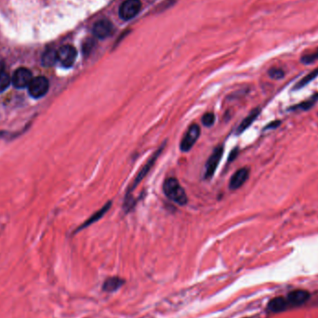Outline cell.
<instances>
[{"label": "cell", "instance_id": "6da1fadb", "mask_svg": "<svg viewBox=\"0 0 318 318\" xmlns=\"http://www.w3.org/2000/svg\"><path fill=\"white\" fill-rule=\"evenodd\" d=\"M163 192L169 199L177 203L180 206H184L188 201L186 193L182 188V185L177 179L172 177L168 178L164 182Z\"/></svg>", "mask_w": 318, "mask_h": 318}, {"label": "cell", "instance_id": "7a4b0ae2", "mask_svg": "<svg viewBox=\"0 0 318 318\" xmlns=\"http://www.w3.org/2000/svg\"><path fill=\"white\" fill-rule=\"evenodd\" d=\"M164 147H165V145L161 146L158 150H156L155 152V154L149 158V160L146 162V165H145V166L141 169V171L138 172L136 177H135V179L133 180V182H131V184L129 185V187H128V189H127V196H126V202H127V200L130 198V195H131V193L134 191V189H135L137 186L141 183V182L144 180V178H145L146 175L148 174V172L151 171V169L153 168V166H154L155 162H156L158 156H159V155L161 154V152L163 151Z\"/></svg>", "mask_w": 318, "mask_h": 318}, {"label": "cell", "instance_id": "3957f363", "mask_svg": "<svg viewBox=\"0 0 318 318\" xmlns=\"http://www.w3.org/2000/svg\"><path fill=\"white\" fill-rule=\"evenodd\" d=\"M199 136V126L196 125V124H192L191 126L188 127V129L186 130V132L184 133V135H183L181 145H180L181 151L184 152V153L189 152L195 146V144L196 143V141L198 140Z\"/></svg>", "mask_w": 318, "mask_h": 318}, {"label": "cell", "instance_id": "277c9868", "mask_svg": "<svg viewBox=\"0 0 318 318\" xmlns=\"http://www.w3.org/2000/svg\"><path fill=\"white\" fill-rule=\"evenodd\" d=\"M49 80L44 76H38L36 78H33L32 82L30 83L28 87L29 94L35 99H39L45 96L49 91Z\"/></svg>", "mask_w": 318, "mask_h": 318}, {"label": "cell", "instance_id": "5b68a950", "mask_svg": "<svg viewBox=\"0 0 318 318\" xmlns=\"http://www.w3.org/2000/svg\"><path fill=\"white\" fill-rule=\"evenodd\" d=\"M142 3L140 0H125L119 8V16L123 20H131L140 12Z\"/></svg>", "mask_w": 318, "mask_h": 318}, {"label": "cell", "instance_id": "8992f818", "mask_svg": "<svg viewBox=\"0 0 318 318\" xmlns=\"http://www.w3.org/2000/svg\"><path fill=\"white\" fill-rule=\"evenodd\" d=\"M223 155V147L218 146L214 149L212 154L206 163V170H205V179L209 180L213 177L214 173L218 168L219 163L220 162V159Z\"/></svg>", "mask_w": 318, "mask_h": 318}, {"label": "cell", "instance_id": "52a82bcc", "mask_svg": "<svg viewBox=\"0 0 318 318\" xmlns=\"http://www.w3.org/2000/svg\"><path fill=\"white\" fill-rule=\"evenodd\" d=\"M58 61L64 67H71L76 59V50L73 46H63L58 51Z\"/></svg>", "mask_w": 318, "mask_h": 318}, {"label": "cell", "instance_id": "ba28073f", "mask_svg": "<svg viewBox=\"0 0 318 318\" xmlns=\"http://www.w3.org/2000/svg\"><path fill=\"white\" fill-rule=\"evenodd\" d=\"M33 80L32 73L28 70L27 68H19L12 76V84L17 89H24L29 87L30 83Z\"/></svg>", "mask_w": 318, "mask_h": 318}, {"label": "cell", "instance_id": "9c48e42d", "mask_svg": "<svg viewBox=\"0 0 318 318\" xmlns=\"http://www.w3.org/2000/svg\"><path fill=\"white\" fill-rule=\"evenodd\" d=\"M112 31H113V24L106 19H102L99 22H97L93 26L94 36L100 39L109 37Z\"/></svg>", "mask_w": 318, "mask_h": 318}, {"label": "cell", "instance_id": "30bf717a", "mask_svg": "<svg viewBox=\"0 0 318 318\" xmlns=\"http://www.w3.org/2000/svg\"><path fill=\"white\" fill-rule=\"evenodd\" d=\"M249 176V171L246 168H243L238 170L237 172L235 173L232 178L230 179V182H229V188L231 190H237L239 189L241 186H243L246 182V180L248 179Z\"/></svg>", "mask_w": 318, "mask_h": 318}, {"label": "cell", "instance_id": "8fae6325", "mask_svg": "<svg viewBox=\"0 0 318 318\" xmlns=\"http://www.w3.org/2000/svg\"><path fill=\"white\" fill-rule=\"evenodd\" d=\"M309 292L305 291H291L288 295V302L292 305H300L309 300Z\"/></svg>", "mask_w": 318, "mask_h": 318}, {"label": "cell", "instance_id": "7c38bea8", "mask_svg": "<svg viewBox=\"0 0 318 318\" xmlns=\"http://www.w3.org/2000/svg\"><path fill=\"white\" fill-rule=\"evenodd\" d=\"M260 113H261V109H259V108H256V109L252 110V111L249 113V115H248V116H247V117H246V118L241 122V124H240V125L238 126V127H237V134H241V133H243L247 127H250V126L252 125V123H253L255 120L257 119V118L259 117Z\"/></svg>", "mask_w": 318, "mask_h": 318}, {"label": "cell", "instance_id": "4fadbf2b", "mask_svg": "<svg viewBox=\"0 0 318 318\" xmlns=\"http://www.w3.org/2000/svg\"><path fill=\"white\" fill-rule=\"evenodd\" d=\"M110 208H111V202H108V203H106V204H105V205H104L100 210H98L97 212H95L91 217L88 219L87 221L84 222V223L82 224L81 226L79 227L78 230H81L83 228L88 227V226H90V225L92 224V223L98 221L99 220H100V218H102V217L104 216V214L109 210Z\"/></svg>", "mask_w": 318, "mask_h": 318}, {"label": "cell", "instance_id": "5bb4252c", "mask_svg": "<svg viewBox=\"0 0 318 318\" xmlns=\"http://www.w3.org/2000/svg\"><path fill=\"white\" fill-rule=\"evenodd\" d=\"M124 284V280L119 277H110L103 283L102 290L106 292H115Z\"/></svg>", "mask_w": 318, "mask_h": 318}, {"label": "cell", "instance_id": "9a60e30c", "mask_svg": "<svg viewBox=\"0 0 318 318\" xmlns=\"http://www.w3.org/2000/svg\"><path fill=\"white\" fill-rule=\"evenodd\" d=\"M288 304H289L288 300H285L282 297H277V298H274L269 302L268 309L272 311V312H274V313H277V312H280V311L286 309Z\"/></svg>", "mask_w": 318, "mask_h": 318}, {"label": "cell", "instance_id": "2e32d148", "mask_svg": "<svg viewBox=\"0 0 318 318\" xmlns=\"http://www.w3.org/2000/svg\"><path fill=\"white\" fill-rule=\"evenodd\" d=\"M58 61V52L54 49H48L42 56V64L47 67L52 66Z\"/></svg>", "mask_w": 318, "mask_h": 318}, {"label": "cell", "instance_id": "e0dca14e", "mask_svg": "<svg viewBox=\"0 0 318 318\" xmlns=\"http://www.w3.org/2000/svg\"><path fill=\"white\" fill-rule=\"evenodd\" d=\"M318 68L314 70L313 72L308 73L307 75H305L302 79H300V81L298 82L295 86V90H300L301 88L307 86L309 84L310 82L313 81L314 79H316L318 77Z\"/></svg>", "mask_w": 318, "mask_h": 318}, {"label": "cell", "instance_id": "ac0fdd59", "mask_svg": "<svg viewBox=\"0 0 318 318\" xmlns=\"http://www.w3.org/2000/svg\"><path fill=\"white\" fill-rule=\"evenodd\" d=\"M11 79L9 74L4 70H0V92L6 91L9 88Z\"/></svg>", "mask_w": 318, "mask_h": 318}, {"label": "cell", "instance_id": "d6986e66", "mask_svg": "<svg viewBox=\"0 0 318 318\" xmlns=\"http://www.w3.org/2000/svg\"><path fill=\"white\" fill-rule=\"evenodd\" d=\"M316 100L314 99H311L309 100H306V101H303V102H300V104H297L293 107H291V110H309L310 108H312V106L314 105Z\"/></svg>", "mask_w": 318, "mask_h": 318}, {"label": "cell", "instance_id": "ffe728a7", "mask_svg": "<svg viewBox=\"0 0 318 318\" xmlns=\"http://www.w3.org/2000/svg\"><path fill=\"white\" fill-rule=\"evenodd\" d=\"M215 122V116L212 113H207L202 118V123L206 127H211Z\"/></svg>", "mask_w": 318, "mask_h": 318}, {"label": "cell", "instance_id": "44dd1931", "mask_svg": "<svg viewBox=\"0 0 318 318\" xmlns=\"http://www.w3.org/2000/svg\"><path fill=\"white\" fill-rule=\"evenodd\" d=\"M269 75L273 78V79H281L284 77L285 75V73L284 71L279 69V68H272L270 71H269Z\"/></svg>", "mask_w": 318, "mask_h": 318}, {"label": "cell", "instance_id": "7402d4cb", "mask_svg": "<svg viewBox=\"0 0 318 318\" xmlns=\"http://www.w3.org/2000/svg\"><path fill=\"white\" fill-rule=\"evenodd\" d=\"M318 60V50L317 52L315 53H312V54L305 55L301 58V62L303 64H311V63H314L315 61Z\"/></svg>", "mask_w": 318, "mask_h": 318}, {"label": "cell", "instance_id": "603a6c76", "mask_svg": "<svg viewBox=\"0 0 318 318\" xmlns=\"http://www.w3.org/2000/svg\"><path fill=\"white\" fill-rule=\"evenodd\" d=\"M280 125V121H273L272 122L269 126H267V128H270V127H276L277 126Z\"/></svg>", "mask_w": 318, "mask_h": 318}, {"label": "cell", "instance_id": "cb8c5ba5", "mask_svg": "<svg viewBox=\"0 0 318 318\" xmlns=\"http://www.w3.org/2000/svg\"><path fill=\"white\" fill-rule=\"evenodd\" d=\"M313 99L315 100H318V93H317L314 97H313Z\"/></svg>", "mask_w": 318, "mask_h": 318}]
</instances>
